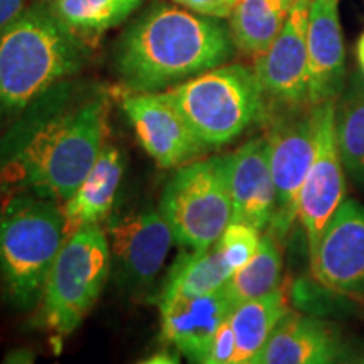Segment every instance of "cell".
<instances>
[{
    "mask_svg": "<svg viewBox=\"0 0 364 364\" xmlns=\"http://www.w3.org/2000/svg\"><path fill=\"white\" fill-rule=\"evenodd\" d=\"M336 134L344 171L364 188V88L354 90L336 113Z\"/></svg>",
    "mask_w": 364,
    "mask_h": 364,
    "instance_id": "obj_24",
    "label": "cell"
},
{
    "mask_svg": "<svg viewBox=\"0 0 364 364\" xmlns=\"http://www.w3.org/2000/svg\"><path fill=\"white\" fill-rule=\"evenodd\" d=\"M125 161L115 145L105 144L102 152L78 189L61 204L66 236L90 225H102L112 216Z\"/></svg>",
    "mask_w": 364,
    "mask_h": 364,
    "instance_id": "obj_18",
    "label": "cell"
},
{
    "mask_svg": "<svg viewBox=\"0 0 364 364\" xmlns=\"http://www.w3.org/2000/svg\"><path fill=\"white\" fill-rule=\"evenodd\" d=\"M231 221L265 230L275 215V184L270 166V142L255 136L226 156Z\"/></svg>",
    "mask_w": 364,
    "mask_h": 364,
    "instance_id": "obj_14",
    "label": "cell"
},
{
    "mask_svg": "<svg viewBox=\"0 0 364 364\" xmlns=\"http://www.w3.org/2000/svg\"><path fill=\"white\" fill-rule=\"evenodd\" d=\"M235 48L220 19L154 4L120 36L113 66L129 93H161L223 66Z\"/></svg>",
    "mask_w": 364,
    "mask_h": 364,
    "instance_id": "obj_2",
    "label": "cell"
},
{
    "mask_svg": "<svg viewBox=\"0 0 364 364\" xmlns=\"http://www.w3.org/2000/svg\"><path fill=\"white\" fill-rule=\"evenodd\" d=\"M343 356L344 344L334 326L289 311L252 364H327Z\"/></svg>",
    "mask_w": 364,
    "mask_h": 364,
    "instance_id": "obj_17",
    "label": "cell"
},
{
    "mask_svg": "<svg viewBox=\"0 0 364 364\" xmlns=\"http://www.w3.org/2000/svg\"><path fill=\"white\" fill-rule=\"evenodd\" d=\"M208 149L233 142L263 107V88L253 68L223 65L161 91Z\"/></svg>",
    "mask_w": 364,
    "mask_h": 364,
    "instance_id": "obj_5",
    "label": "cell"
},
{
    "mask_svg": "<svg viewBox=\"0 0 364 364\" xmlns=\"http://www.w3.org/2000/svg\"><path fill=\"white\" fill-rule=\"evenodd\" d=\"M312 0H297L270 48L255 58L263 93L289 107L309 103L307 26Z\"/></svg>",
    "mask_w": 364,
    "mask_h": 364,
    "instance_id": "obj_13",
    "label": "cell"
},
{
    "mask_svg": "<svg viewBox=\"0 0 364 364\" xmlns=\"http://www.w3.org/2000/svg\"><path fill=\"white\" fill-rule=\"evenodd\" d=\"M235 334L231 329L230 318L223 322L220 329H218L215 339H213L211 348H209L206 364H231L235 356Z\"/></svg>",
    "mask_w": 364,
    "mask_h": 364,
    "instance_id": "obj_26",
    "label": "cell"
},
{
    "mask_svg": "<svg viewBox=\"0 0 364 364\" xmlns=\"http://www.w3.org/2000/svg\"><path fill=\"white\" fill-rule=\"evenodd\" d=\"M26 9V0H0V31Z\"/></svg>",
    "mask_w": 364,
    "mask_h": 364,
    "instance_id": "obj_28",
    "label": "cell"
},
{
    "mask_svg": "<svg viewBox=\"0 0 364 364\" xmlns=\"http://www.w3.org/2000/svg\"><path fill=\"white\" fill-rule=\"evenodd\" d=\"M324 105H295L294 112L279 118L267 136L275 184L270 235L275 238H284L297 218L299 194L316 157Z\"/></svg>",
    "mask_w": 364,
    "mask_h": 364,
    "instance_id": "obj_9",
    "label": "cell"
},
{
    "mask_svg": "<svg viewBox=\"0 0 364 364\" xmlns=\"http://www.w3.org/2000/svg\"><path fill=\"white\" fill-rule=\"evenodd\" d=\"M174 241L186 252L211 248L231 223L226 156L177 167L159 203Z\"/></svg>",
    "mask_w": 364,
    "mask_h": 364,
    "instance_id": "obj_7",
    "label": "cell"
},
{
    "mask_svg": "<svg viewBox=\"0 0 364 364\" xmlns=\"http://www.w3.org/2000/svg\"><path fill=\"white\" fill-rule=\"evenodd\" d=\"M90 44L63 24L51 4L26 7L0 31V132L59 81L78 76Z\"/></svg>",
    "mask_w": 364,
    "mask_h": 364,
    "instance_id": "obj_3",
    "label": "cell"
},
{
    "mask_svg": "<svg viewBox=\"0 0 364 364\" xmlns=\"http://www.w3.org/2000/svg\"><path fill=\"white\" fill-rule=\"evenodd\" d=\"M142 363L145 364H171V363H179V359H177V354L171 353V351H159L156 354H152V356L144 359Z\"/></svg>",
    "mask_w": 364,
    "mask_h": 364,
    "instance_id": "obj_30",
    "label": "cell"
},
{
    "mask_svg": "<svg viewBox=\"0 0 364 364\" xmlns=\"http://www.w3.org/2000/svg\"><path fill=\"white\" fill-rule=\"evenodd\" d=\"M344 164L336 134V102L324 105L316 157L307 172L297 203V220L306 231L309 255L316 250L322 231L344 201Z\"/></svg>",
    "mask_w": 364,
    "mask_h": 364,
    "instance_id": "obj_12",
    "label": "cell"
},
{
    "mask_svg": "<svg viewBox=\"0 0 364 364\" xmlns=\"http://www.w3.org/2000/svg\"><path fill=\"white\" fill-rule=\"evenodd\" d=\"M122 108L140 145L159 167L177 169L208 150L162 93H129Z\"/></svg>",
    "mask_w": 364,
    "mask_h": 364,
    "instance_id": "obj_11",
    "label": "cell"
},
{
    "mask_svg": "<svg viewBox=\"0 0 364 364\" xmlns=\"http://www.w3.org/2000/svg\"><path fill=\"white\" fill-rule=\"evenodd\" d=\"M115 284L132 297L149 292L174 241L161 209L140 204L113 211L105 228Z\"/></svg>",
    "mask_w": 364,
    "mask_h": 364,
    "instance_id": "obj_8",
    "label": "cell"
},
{
    "mask_svg": "<svg viewBox=\"0 0 364 364\" xmlns=\"http://www.w3.org/2000/svg\"><path fill=\"white\" fill-rule=\"evenodd\" d=\"M61 204L14 193L0 206V295L17 312H33L66 241Z\"/></svg>",
    "mask_w": 364,
    "mask_h": 364,
    "instance_id": "obj_4",
    "label": "cell"
},
{
    "mask_svg": "<svg viewBox=\"0 0 364 364\" xmlns=\"http://www.w3.org/2000/svg\"><path fill=\"white\" fill-rule=\"evenodd\" d=\"M174 2L201 16L226 19L231 16L238 0H174Z\"/></svg>",
    "mask_w": 364,
    "mask_h": 364,
    "instance_id": "obj_27",
    "label": "cell"
},
{
    "mask_svg": "<svg viewBox=\"0 0 364 364\" xmlns=\"http://www.w3.org/2000/svg\"><path fill=\"white\" fill-rule=\"evenodd\" d=\"M309 105L336 102L344 88L346 53L339 0H312L307 26Z\"/></svg>",
    "mask_w": 364,
    "mask_h": 364,
    "instance_id": "obj_16",
    "label": "cell"
},
{
    "mask_svg": "<svg viewBox=\"0 0 364 364\" xmlns=\"http://www.w3.org/2000/svg\"><path fill=\"white\" fill-rule=\"evenodd\" d=\"M233 272L228 267L216 243L211 248L179 255L169 270L156 302L171 299H193L223 289Z\"/></svg>",
    "mask_w": 364,
    "mask_h": 364,
    "instance_id": "obj_20",
    "label": "cell"
},
{
    "mask_svg": "<svg viewBox=\"0 0 364 364\" xmlns=\"http://www.w3.org/2000/svg\"><path fill=\"white\" fill-rule=\"evenodd\" d=\"M356 56H358V63L359 68H361L363 75H364V33L361 38L358 41V48H356Z\"/></svg>",
    "mask_w": 364,
    "mask_h": 364,
    "instance_id": "obj_31",
    "label": "cell"
},
{
    "mask_svg": "<svg viewBox=\"0 0 364 364\" xmlns=\"http://www.w3.org/2000/svg\"><path fill=\"white\" fill-rule=\"evenodd\" d=\"M282 287V255L273 235L263 236L252 260L238 268L223 287L231 306L263 297Z\"/></svg>",
    "mask_w": 364,
    "mask_h": 364,
    "instance_id": "obj_23",
    "label": "cell"
},
{
    "mask_svg": "<svg viewBox=\"0 0 364 364\" xmlns=\"http://www.w3.org/2000/svg\"><path fill=\"white\" fill-rule=\"evenodd\" d=\"M260 230L247 225V223L231 221L225 228L220 240L216 241V248L220 250L228 267L235 273L245 263L252 260V257L260 247Z\"/></svg>",
    "mask_w": 364,
    "mask_h": 364,
    "instance_id": "obj_25",
    "label": "cell"
},
{
    "mask_svg": "<svg viewBox=\"0 0 364 364\" xmlns=\"http://www.w3.org/2000/svg\"><path fill=\"white\" fill-rule=\"evenodd\" d=\"M314 279L343 295H364V206L341 203L309 255Z\"/></svg>",
    "mask_w": 364,
    "mask_h": 364,
    "instance_id": "obj_10",
    "label": "cell"
},
{
    "mask_svg": "<svg viewBox=\"0 0 364 364\" xmlns=\"http://www.w3.org/2000/svg\"><path fill=\"white\" fill-rule=\"evenodd\" d=\"M110 273V245L102 225L68 236L46 282L38 326L58 341L73 334L98 302Z\"/></svg>",
    "mask_w": 364,
    "mask_h": 364,
    "instance_id": "obj_6",
    "label": "cell"
},
{
    "mask_svg": "<svg viewBox=\"0 0 364 364\" xmlns=\"http://www.w3.org/2000/svg\"><path fill=\"white\" fill-rule=\"evenodd\" d=\"M110 100L88 80L59 81L0 132V181L6 193L63 204L102 152Z\"/></svg>",
    "mask_w": 364,
    "mask_h": 364,
    "instance_id": "obj_1",
    "label": "cell"
},
{
    "mask_svg": "<svg viewBox=\"0 0 364 364\" xmlns=\"http://www.w3.org/2000/svg\"><path fill=\"white\" fill-rule=\"evenodd\" d=\"M2 194H6V188H4L2 181H0V196H2Z\"/></svg>",
    "mask_w": 364,
    "mask_h": 364,
    "instance_id": "obj_32",
    "label": "cell"
},
{
    "mask_svg": "<svg viewBox=\"0 0 364 364\" xmlns=\"http://www.w3.org/2000/svg\"><path fill=\"white\" fill-rule=\"evenodd\" d=\"M161 311L162 339L191 363L206 364V358L223 322L230 318L233 306L225 290L193 299H171L157 302Z\"/></svg>",
    "mask_w": 364,
    "mask_h": 364,
    "instance_id": "obj_15",
    "label": "cell"
},
{
    "mask_svg": "<svg viewBox=\"0 0 364 364\" xmlns=\"http://www.w3.org/2000/svg\"><path fill=\"white\" fill-rule=\"evenodd\" d=\"M297 0H238L230 16L235 46L248 56H260L284 29Z\"/></svg>",
    "mask_w": 364,
    "mask_h": 364,
    "instance_id": "obj_21",
    "label": "cell"
},
{
    "mask_svg": "<svg viewBox=\"0 0 364 364\" xmlns=\"http://www.w3.org/2000/svg\"><path fill=\"white\" fill-rule=\"evenodd\" d=\"M34 353L27 348H14L11 351L6 353L4 356V363H34Z\"/></svg>",
    "mask_w": 364,
    "mask_h": 364,
    "instance_id": "obj_29",
    "label": "cell"
},
{
    "mask_svg": "<svg viewBox=\"0 0 364 364\" xmlns=\"http://www.w3.org/2000/svg\"><path fill=\"white\" fill-rule=\"evenodd\" d=\"M144 0H53L51 7L68 29L86 41L124 24Z\"/></svg>",
    "mask_w": 364,
    "mask_h": 364,
    "instance_id": "obj_22",
    "label": "cell"
},
{
    "mask_svg": "<svg viewBox=\"0 0 364 364\" xmlns=\"http://www.w3.org/2000/svg\"><path fill=\"white\" fill-rule=\"evenodd\" d=\"M289 311V299L284 287L235 307L230 316L236 343L231 364H252L253 358L262 351L275 326Z\"/></svg>",
    "mask_w": 364,
    "mask_h": 364,
    "instance_id": "obj_19",
    "label": "cell"
}]
</instances>
